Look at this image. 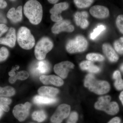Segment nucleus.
Segmentation results:
<instances>
[{"label": "nucleus", "instance_id": "f257e3e1", "mask_svg": "<svg viewBox=\"0 0 123 123\" xmlns=\"http://www.w3.org/2000/svg\"><path fill=\"white\" fill-rule=\"evenodd\" d=\"M24 13L30 22L37 25L42 21L43 9L42 5L37 0H29L24 5Z\"/></svg>", "mask_w": 123, "mask_h": 123}, {"label": "nucleus", "instance_id": "f03ea898", "mask_svg": "<svg viewBox=\"0 0 123 123\" xmlns=\"http://www.w3.org/2000/svg\"><path fill=\"white\" fill-rule=\"evenodd\" d=\"M84 85L90 91L99 95L105 94L110 89V84L107 82L97 80L93 74H90L86 77Z\"/></svg>", "mask_w": 123, "mask_h": 123}, {"label": "nucleus", "instance_id": "7ed1b4c3", "mask_svg": "<svg viewBox=\"0 0 123 123\" xmlns=\"http://www.w3.org/2000/svg\"><path fill=\"white\" fill-rule=\"evenodd\" d=\"M17 39L20 47L25 50L31 49L35 44L34 37L30 30L25 27H21L18 30Z\"/></svg>", "mask_w": 123, "mask_h": 123}, {"label": "nucleus", "instance_id": "20e7f679", "mask_svg": "<svg viewBox=\"0 0 123 123\" xmlns=\"http://www.w3.org/2000/svg\"><path fill=\"white\" fill-rule=\"evenodd\" d=\"M111 97L109 95L100 97L95 103V108L98 110L104 111L108 114L115 115L119 111V107L116 102H111Z\"/></svg>", "mask_w": 123, "mask_h": 123}, {"label": "nucleus", "instance_id": "39448f33", "mask_svg": "<svg viewBox=\"0 0 123 123\" xmlns=\"http://www.w3.org/2000/svg\"><path fill=\"white\" fill-rule=\"evenodd\" d=\"M53 42L50 38L43 37L40 40L36 45L34 53L37 60H42L45 59L47 54L52 49Z\"/></svg>", "mask_w": 123, "mask_h": 123}, {"label": "nucleus", "instance_id": "423d86ee", "mask_svg": "<svg viewBox=\"0 0 123 123\" xmlns=\"http://www.w3.org/2000/svg\"><path fill=\"white\" fill-rule=\"evenodd\" d=\"M88 45V42L85 38L82 36L78 35L68 42L66 50L70 53L82 52L86 50Z\"/></svg>", "mask_w": 123, "mask_h": 123}, {"label": "nucleus", "instance_id": "0eeeda50", "mask_svg": "<svg viewBox=\"0 0 123 123\" xmlns=\"http://www.w3.org/2000/svg\"><path fill=\"white\" fill-rule=\"evenodd\" d=\"M51 65L48 61L44 60L39 61L32 64L30 70L31 75L34 76H38L41 75L46 74L50 72Z\"/></svg>", "mask_w": 123, "mask_h": 123}, {"label": "nucleus", "instance_id": "6e6552de", "mask_svg": "<svg viewBox=\"0 0 123 123\" xmlns=\"http://www.w3.org/2000/svg\"><path fill=\"white\" fill-rule=\"evenodd\" d=\"M70 107L66 104H62L57 107L56 111L51 118V121L53 123H61L70 113Z\"/></svg>", "mask_w": 123, "mask_h": 123}, {"label": "nucleus", "instance_id": "1a4fd4ad", "mask_svg": "<svg viewBox=\"0 0 123 123\" xmlns=\"http://www.w3.org/2000/svg\"><path fill=\"white\" fill-rule=\"evenodd\" d=\"M31 107V104L29 102H26L24 104H18L13 110L14 116L19 121H24L28 116Z\"/></svg>", "mask_w": 123, "mask_h": 123}, {"label": "nucleus", "instance_id": "9d476101", "mask_svg": "<svg viewBox=\"0 0 123 123\" xmlns=\"http://www.w3.org/2000/svg\"><path fill=\"white\" fill-rule=\"evenodd\" d=\"M74 65L68 61L62 62L55 65L54 68L55 73L62 79L67 77L70 69L74 68Z\"/></svg>", "mask_w": 123, "mask_h": 123}, {"label": "nucleus", "instance_id": "9b49d317", "mask_svg": "<svg viewBox=\"0 0 123 123\" xmlns=\"http://www.w3.org/2000/svg\"><path fill=\"white\" fill-rule=\"evenodd\" d=\"M68 4L66 2L55 4L50 10L51 20L56 22L63 20L61 14L63 11L68 8Z\"/></svg>", "mask_w": 123, "mask_h": 123}, {"label": "nucleus", "instance_id": "f8f14e48", "mask_svg": "<svg viewBox=\"0 0 123 123\" xmlns=\"http://www.w3.org/2000/svg\"><path fill=\"white\" fill-rule=\"evenodd\" d=\"M74 26L69 21L62 20L56 23L52 28V31L55 34H59L62 31L72 32L74 31Z\"/></svg>", "mask_w": 123, "mask_h": 123}, {"label": "nucleus", "instance_id": "ddd939ff", "mask_svg": "<svg viewBox=\"0 0 123 123\" xmlns=\"http://www.w3.org/2000/svg\"><path fill=\"white\" fill-rule=\"evenodd\" d=\"M16 39L15 29L13 27H11L8 30L5 37L0 38V44L13 48L15 46Z\"/></svg>", "mask_w": 123, "mask_h": 123}, {"label": "nucleus", "instance_id": "4468645a", "mask_svg": "<svg viewBox=\"0 0 123 123\" xmlns=\"http://www.w3.org/2000/svg\"><path fill=\"white\" fill-rule=\"evenodd\" d=\"M40 80L44 85L52 84L56 86L63 85L64 81L61 78L55 75H43L40 77Z\"/></svg>", "mask_w": 123, "mask_h": 123}, {"label": "nucleus", "instance_id": "2eb2a0df", "mask_svg": "<svg viewBox=\"0 0 123 123\" xmlns=\"http://www.w3.org/2000/svg\"><path fill=\"white\" fill-rule=\"evenodd\" d=\"M90 12L93 17L98 18H104L109 15V11L107 7L100 5L93 6L90 10Z\"/></svg>", "mask_w": 123, "mask_h": 123}, {"label": "nucleus", "instance_id": "dca6fc26", "mask_svg": "<svg viewBox=\"0 0 123 123\" xmlns=\"http://www.w3.org/2000/svg\"><path fill=\"white\" fill-rule=\"evenodd\" d=\"M7 18L14 23L20 22L22 19V7L19 6L16 10L12 8L7 13Z\"/></svg>", "mask_w": 123, "mask_h": 123}, {"label": "nucleus", "instance_id": "f3484780", "mask_svg": "<svg viewBox=\"0 0 123 123\" xmlns=\"http://www.w3.org/2000/svg\"><path fill=\"white\" fill-rule=\"evenodd\" d=\"M102 49L104 53L111 62H115L119 60V56L114 49L110 44L105 43L103 45Z\"/></svg>", "mask_w": 123, "mask_h": 123}, {"label": "nucleus", "instance_id": "a211bd4d", "mask_svg": "<svg viewBox=\"0 0 123 123\" xmlns=\"http://www.w3.org/2000/svg\"><path fill=\"white\" fill-rule=\"evenodd\" d=\"M39 94L41 96L55 98L59 92L57 88L50 86H43L40 88L38 91Z\"/></svg>", "mask_w": 123, "mask_h": 123}, {"label": "nucleus", "instance_id": "6ab92c4d", "mask_svg": "<svg viewBox=\"0 0 123 123\" xmlns=\"http://www.w3.org/2000/svg\"><path fill=\"white\" fill-rule=\"evenodd\" d=\"M80 67L82 70H86L91 73H97L100 71L98 66L94 65L92 62L89 61L81 62L80 64Z\"/></svg>", "mask_w": 123, "mask_h": 123}, {"label": "nucleus", "instance_id": "aec40b11", "mask_svg": "<svg viewBox=\"0 0 123 123\" xmlns=\"http://www.w3.org/2000/svg\"><path fill=\"white\" fill-rule=\"evenodd\" d=\"M57 99L55 98H49L41 95H36L33 98V102L38 105H49L57 102Z\"/></svg>", "mask_w": 123, "mask_h": 123}, {"label": "nucleus", "instance_id": "412c9836", "mask_svg": "<svg viewBox=\"0 0 123 123\" xmlns=\"http://www.w3.org/2000/svg\"><path fill=\"white\" fill-rule=\"evenodd\" d=\"M29 76V73L26 71H21L16 74L13 76L10 77L9 81L11 84H13L17 79L23 80L28 78Z\"/></svg>", "mask_w": 123, "mask_h": 123}, {"label": "nucleus", "instance_id": "4be33fe9", "mask_svg": "<svg viewBox=\"0 0 123 123\" xmlns=\"http://www.w3.org/2000/svg\"><path fill=\"white\" fill-rule=\"evenodd\" d=\"M14 88L10 86H7L4 88L0 87V97H10L15 94Z\"/></svg>", "mask_w": 123, "mask_h": 123}, {"label": "nucleus", "instance_id": "5701e85b", "mask_svg": "<svg viewBox=\"0 0 123 123\" xmlns=\"http://www.w3.org/2000/svg\"><path fill=\"white\" fill-rule=\"evenodd\" d=\"M32 117L34 120L38 122H42L46 119L47 115L44 111L40 110L36 111L33 112Z\"/></svg>", "mask_w": 123, "mask_h": 123}, {"label": "nucleus", "instance_id": "b1692460", "mask_svg": "<svg viewBox=\"0 0 123 123\" xmlns=\"http://www.w3.org/2000/svg\"><path fill=\"white\" fill-rule=\"evenodd\" d=\"M88 16V13L86 11L76 12L74 15V18L76 25L78 26H80L83 20L85 18H87Z\"/></svg>", "mask_w": 123, "mask_h": 123}, {"label": "nucleus", "instance_id": "393cba45", "mask_svg": "<svg viewBox=\"0 0 123 123\" xmlns=\"http://www.w3.org/2000/svg\"><path fill=\"white\" fill-rule=\"evenodd\" d=\"M78 8H85L89 7L93 2V0H74Z\"/></svg>", "mask_w": 123, "mask_h": 123}, {"label": "nucleus", "instance_id": "a878e982", "mask_svg": "<svg viewBox=\"0 0 123 123\" xmlns=\"http://www.w3.org/2000/svg\"><path fill=\"white\" fill-rule=\"evenodd\" d=\"M106 29V27L103 25H100L98 26L94 30L93 32L91 33L90 38L92 40L95 39Z\"/></svg>", "mask_w": 123, "mask_h": 123}, {"label": "nucleus", "instance_id": "bb28decb", "mask_svg": "<svg viewBox=\"0 0 123 123\" xmlns=\"http://www.w3.org/2000/svg\"><path fill=\"white\" fill-rule=\"evenodd\" d=\"M86 59L91 62L102 61L104 60V57L100 54L95 53H91L86 55Z\"/></svg>", "mask_w": 123, "mask_h": 123}, {"label": "nucleus", "instance_id": "cd10ccee", "mask_svg": "<svg viewBox=\"0 0 123 123\" xmlns=\"http://www.w3.org/2000/svg\"><path fill=\"white\" fill-rule=\"evenodd\" d=\"M115 50L120 55H123V37L120 38L114 43Z\"/></svg>", "mask_w": 123, "mask_h": 123}, {"label": "nucleus", "instance_id": "c85d7f7f", "mask_svg": "<svg viewBox=\"0 0 123 123\" xmlns=\"http://www.w3.org/2000/svg\"><path fill=\"white\" fill-rule=\"evenodd\" d=\"M8 49L5 47L0 49V62L4 61L7 59L9 55Z\"/></svg>", "mask_w": 123, "mask_h": 123}, {"label": "nucleus", "instance_id": "c756f323", "mask_svg": "<svg viewBox=\"0 0 123 123\" xmlns=\"http://www.w3.org/2000/svg\"><path fill=\"white\" fill-rule=\"evenodd\" d=\"M116 24L119 31L123 34V15H120L118 16L117 18Z\"/></svg>", "mask_w": 123, "mask_h": 123}, {"label": "nucleus", "instance_id": "7c9ffc66", "mask_svg": "<svg viewBox=\"0 0 123 123\" xmlns=\"http://www.w3.org/2000/svg\"><path fill=\"white\" fill-rule=\"evenodd\" d=\"M78 120V115L76 112H73L71 113L67 123H76Z\"/></svg>", "mask_w": 123, "mask_h": 123}, {"label": "nucleus", "instance_id": "2f4dec72", "mask_svg": "<svg viewBox=\"0 0 123 123\" xmlns=\"http://www.w3.org/2000/svg\"><path fill=\"white\" fill-rule=\"evenodd\" d=\"M114 86L117 90H123V80L121 78L115 80Z\"/></svg>", "mask_w": 123, "mask_h": 123}, {"label": "nucleus", "instance_id": "473e14b6", "mask_svg": "<svg viewBox=\"0 0 123 123\" xmlns=\"http://www.w3.org/2000/svg\"><path fill=\"white\" fill-rule=\"evenodd\" d=\"M12 100L8 98L0 97V105L2 104H7L9 105L11 103Z\"/></svg>", "mask_w": 123, "mask_h": 123}, {"label": "nucleus", "instance_id": "72a5a7b5", "mask_svg": "<svg viewBox=\"0 0 123 123\" xmlns=\"http://www.w3.org/2000/svg\"><path fill=\"white\" fill-rule=\"evenodd\" d=\"M8 30V27L4 24H0V37L4 33L7 32Z\"/></svg>", "mask_w": 123, "mask_h": 123}, {"label": "nucleus", "instance_id": "f704fd0d", "mask_svg": "<svg viewBox=\"0 0 123 123\" xmlns=\"http://www.w3.org/2000/svg\"><path fill=\"white\" fill-rule=\"evenodd\" d=\"M88 25H89V22L88 20L86 18H85L81 23L80 26L82 29H85L88 26Z\"/></svg>", "mask_w": 123, "mask_h": 123}, {"label": "nucleus", "instance_id": "c9c22d12", "mask_svg": "<svg viewBox=\"0 0 123 123\" xmlns=\"http://www.w3.org/2000/svg\"><path fill=\"white\" fill-rule=\"evenodd\" d=\"M121 78V73L119 70H116L113 73V78L115 80Z\"/></svg>", "mask_w": 123, "mask_h": 123}, {"label": "nucleus", "instance_id": "e433bc0d", "mask_svg": "<svg viewBox=\"0 0 123 123\" xmlns=\"http://www.w3.org/2000/svg\"><path fill=\"white\" fill-rule=\"evenodd\" d=\"M19 68V66H17L13 68L12 69V70L9 72V75L10 76V77L16 75V74L15 73V71L16 70H18Z\"/></svg>", "mask_w": 123, "mask_h": 123}, {"label": "nucleus", "instance_id": "4c0bfd02", "mask_svg": "<svg viewBox=\"0 0 123 123\" xmlns=\"http://www.w3.org/2000/svg\"><path fill=\"white\" fill-rule=\"evenodd\" d=\"M120 119L118 117H115L111 119L108 123H120Z\"/></svg>", "mask_w": 123, "mask_h": 123}, {"label": "nucleus", "instance_id": "58836bf2", "mask_svg": "<svg viewBox=\"0 0 123 123\" xmlns=\"http://www.w3.org/2000/svg\"><path fill=\"white\" fill-rule=\"evenodd\" d=\"M7 2L5 0H0V9H4L7 7Z\"/></svg>", "mask_w": 123, "mask_h": 123}, {"label": "nucleus", "instance_id": "ea45409f", "mask_svg": "<svg viewBox=\"0 0 123 123\" xmlns=\"http://www.w3.org/2000/svg\"><path fill=\"white\" fill-rule=\"evenodd\" d=\"M0 107L1 108V109L3 111H4L6 112H8L9 110V107L8 105L7 104H2L0 105Z\"/></svg>", "mask_w": 123, "mask_h": 123}, {"label": "nucleus", "instance_id": "a19ab883", "mask_svg": "<svg viewBox=\"0 0 123 123\" xmlns=\"http://www.w3.org/2000/svg\"><path fill=\"white\" fill-rule=\"evenodd\" d=\"M6 22H7V20L6 18H5L2 14L0 13V22L6 23Z\"/></svg>", "mask_w": 123, "mask_h": 123}, {"label": "nucleus", "instance_id": "79ce46f5", "mask_svg": "<svg viewBox=\"0 0 123 123\" xmlns=\"http://www.w3.org/2000/svg\"><path fill=\"white\" fill-rule=\"evenodd\" d=\"M119 99L123 105V91L121 92L119 95Z\"/></svg>", "mask_w": 123, "mask_h": 123}, {"label": "nucleus", "instance_id": "37998d69", "mask_svg": "<svg viewBox=\"0 0 123 123\" xmlns=\"http://www.w3.org/2000/svg\"><path fill=\"white\" fill-rule=\"evenodd\" d=\"M59 0H48L49 2L52 4H56Z\"/></svg>", "mask_w": 123, "mask_h": 123}, {"label": "nucleus", "instance_id": "c03bdc74", "mask_svg": "<svg viewBox=\"0 0 123 123\" xmlns=\"http://www.w3.org/2000/svg\"><path fill=\"white\" fill-rule=\"evenodd\" d=\"M3 110L1 109V108L0 107V118L2 116V115L3 114Z\"/></svg>", "mask_w": 123, "mask_h": 123}, {"label": "nucleus", "instance_id": "a18cd8bd", "mask_svg": "<svg viewBox=\"0 0 123 123\" xmlns=\"http://www.w3.org/2000/svg\"><path fill=\"white\" fill-rule=\"evenodd\" d=\"M120 69L121 71L123 72V64H122V65L120 66Z\"/></svg>", "mask_w": 123, "mask_h": 123}, {"label": "nucleus", "instance_id": "49530a36", "mask_svg": "<svg viewBox=\"0 0 123 123\" xmlns=\"http://www.w3.org/2000/svg\"><path fill=\"white\" fill-rule=\"evenodd\" d=\"M10 0L12 1H13L15 0Z\"/></svg>", "mask_w": 123, "mask_h": 123}]
</instances>
